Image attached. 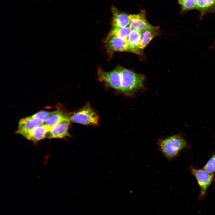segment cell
Returning <instances> with one entry per match:
<instances>
[{
  "label": "cell",
  "mask_w": 215,
  "mask_h": 215,
  "mask_svg": "<svg viewBox=\"0 0 215 215\" xmlns=\"http://www.w3.org/2000/svg\"><path fill=\"white\" fill-rule=\"evenodd\" d=\"M113 27L129 26L130 20L129 15L118 10L115 8L112 9Z\"/></svg>",
  "instance_id": "11"
},
{
  "label": "cell",
  "mask_w": 215,
  "mask_h": 215,
  "mask_svg": "<svg viewBox=\"0 0 215 215\" xmlns=\"http://www.w3.org/2000/svg\"><path fill=\"white\" fill-rule=\"evenodd\" d=\"M196 0H182L179 4L183 10H187L196 8Z\"/></svg>",
  "instance_id": "17"
},
{
  "label": "cell",
  "mask_w": 215,
  "mask_h": 215,
  "mask_svg": "<svg viewBox=\"0 0 215 215\" xmlns=\"http://www.w3.org/2000/svg\"><path fill=\"white\" fill-rule=\"evenodd\" d=\"M129 17L130 23L129 27L131 30L140 33L147 30L158 31V27L152 25L147 21L144 11L136 14L129 15Z\"/></svg>",
  "instance_id": "5"
},
{
  "label": "cell",
  "mask_w": 215,
  "mask_h": 215,
  "mask_svg": "<svg viewBox=\"0 0 215 215\" xmlns=\"http://www.w3.org/2000/svg\"><path fill=\"white\" fill-rule=\"evenodd\" d=\"M53 112L42 111L36 113L31 116L34 119H39L45 121Z\"/></svg>",
  "instance_id": "19"
},
{
  "label": "cell",
  "mask_w": 215,
  "mask_h": 215,
  "mask_svg": "<svg viewBox=\"0 0 215 215\" xmlns=\"http://www.w3.org/2000/svg\"><path fill=\"white\" fill-rule=\"evenodd\" d=\"M158 31L147 30L141 33L140 40L138 46L140 51H141L158 34Z\"/></svg>",
  "instance_id": "14"
},
{
  "label": "cell",
  "mask_w": 215,
  "mask_h": 215,
  "mask_svg": "<svg viewBox=\"0 0 215 215\" xmlns=\"http://www.w3.org/2000/svg\"><path fill=\"white\" fill-rule=\"evenodd\" d=\"M192 174L196 177L200 189V197L204 196L207 190L212 183L214 178V174L211 173L203 169H196L191 168Z\"/></svg>",
  "instance_id": "6"
},
{
  "label": "cell",
  "mask_w": 215,
  "mask_h": 215,
  "mask_svg": "<svg viewBox=\"0 0 215 215\" xmlns=\"http://www.w3.org/2000/svg\"><path fill=\"white\" fill-rule=\"evenodd\" d=\"M70 122L86 125H98L99 117L89 103L76 111L69 114Z\"/></svg>",
  "instance_id": "3"
},
{
  "label": "cell",
  "mask_w": 215,
  "mask_h": 215,
  "mask_svg": "<svg viewBox=\"0 0 215 215\" xmlns=\"http://www.w3.org/2000/svg\"><path fill=\"white\" fill-rule=\"evenodd\" d=\"M182 0H178V2L179 3L181 2Z\"/></svg>",
  "instance_id": "20"
},
{
  "label": "cell",
  "mask_w": 215,
  "mask_h": 215,
  "mask_svg": "<svg viewBox=\"0 0 215 215\" xmlns=\"http://www.w3.org/2000/svg\"><path fill=\"white\" fill-rule=\"evenodd\" d=\"M45 121L34 119L31 116L22 118L19 121L18 130L16 133L21 135L33 128L44 124Z\"/></svg>",
  "instance_id": "10"
},
{
  "label": "cell",
  "mask_w": 215,
  "mask_h": 215,
  "mask_svg": "<svg viewBox=\"0 0 215 215\" xmlns=\"http://www.w3.org/2000/svg\"><path fill=\"white\" fill-rule=\"evenodd\" d=\"M121 70L120 67L109 72L99 69L98 72V79L106 86L121 92Z\"/></svg>",
  "instance_id": "4"
},
{
  "label": "cell",
  "mask_w": 215,
  "mask_h": 215,
  "mask_svg": "<svg viewBox=\"0 0 215 215\" xmlns=\"http://www.w3.org/2000/svg\"><path fill=\"white\" fill-rule=\"evenodd\" d=\"M203 169L210 173L214 174L215 171V154L212 156Z\"/></svg>",
  "instance_id": "18"
},
{
  "label": "cell",
  "mask_w": 215,
  "mask_h": 215,
  "mask_svg": "<svg viewBox=\"0 0 215 215\" xmlns=\"http://www.w3.org/2000/svg\"><path fill=\"white\" fill-rule=\"evenodd\" d=\"M107 47L111 50L130 52L128 40L116 36H108L105 41Z\"/></svg>",
  "instance_id": "8"
},
{
  "label": "cell",
  "mask_w": 215,
  "mask_h": 215,
  "mask_svg": "<svg viewBox=\"0 0 215 215\" xmlns=\"http://www.w3.org/2000/svg\"><path fill=\"white\" fill-rule=\"evenodd\" d=\"M121 91L127 95H131L143 86L145 77L142 74L121 67Z\"/></svg>",
  "instance_id": "2"
},
{
  "label": "cell",
  "mask_w": 215,
  "mask_h": 215,
  "mask_svg": "<svg viewBox=\"0 0 215 215\" xmlns=\"http://www.w3.org/2000/svg\"><path fill=\"white\" fill-rule=\"evenodd\" d=\"M131 30L129 27H113L108 36H116L128 40Z\"/></svg>",
  "instance_id": "16"
},
{
  "label": "cell",
  "mask_w": 215,
  "mask_h": 215,
  "mask_svg": "<svg viewBox=\"0 0 215 215\" xmlns=\"http://www.w3.org/2000/svg\"><path fill=\"white\" fill-rule=\"evenodd\" d=\"M51 128L43 124L36 127L23 133L21 135L29 140L36 142L45 138L47 133Z\"/></svg>",
  "instance_id": "9"
},
{
  "label": "cell",
  "mask_w": 215,
  "mask_h": 215,
  "mask_svg": "<svg viewBox=\"0 0 215 215\" xmlns=\"http://www.w3.org/2000/svg\"><path fill=\"white\" fill-rule=\"evenodd\" d=\"M70 122L69 118L62 120L48 132L46 137L48 139H61L71 137L68 131Z\"/></svg>",
  "instance_id": "7"
},
{
  "label": "cell",
  "mask_w": 215,
  "mask_h": 215,
  "mask_svg": "<svg viewBox=\"0 0 215 215\" xmlns=\"http://www.w3.org/2000/svg\"><path fill=\"white\" fill-rule=\"evenodd\" d=\"M67 118H69V114L60 111H54L45 121L44 124L52 128L62 120Z\"/></svg>",
  "instance_id": "13"
},
{
  "label": "cell",
  "mask_w": 215,
  "mask_h": 215,
  "mask_svg": "<svg viewBox=\"0 0 215 215\" xmlns=\"http://www.w3.org/2000/svg\"><path fill=\"white\" fill-rule=\"evenodd\" d=\"M141 33L136 30H131L129 35L128 42L130 50V52L139 54L138 46L140 40Z\"/></svg>",
  "instance_id": "12"
},
{
  "label": "cell",
  "mask_w": 215,
  "mask_h": 215,
  "mask_svg": "<svg viewBox=\"0 0 215 215\" xmlns=\"http://www.w3.org/2000/svg\"><path fill=\"white\" fill-rule=\"evenodd\" d=\"M187 145L185 139L179 134L160 139L157 144L158 150L169 162L178 156Z\"/></svg>",
  "instance_id": "1"
},
{
  "label": "cell",
  "mask_w": 215,
  "mask_h": 215,
  "mask_svg": "<svg viewBox=\"0 0 215 215\" xmlns=\"http://www.w3.org/2000/svg\"><path fill=\"white\" fill-rule=\"evenodd\" d=\"M215 7V0H196V8L203 15Z\"/></svg>",
  "instance_id": "15"
}]
</instances>
